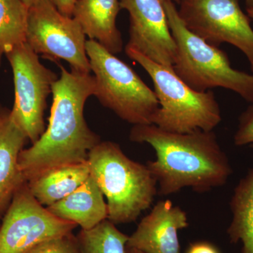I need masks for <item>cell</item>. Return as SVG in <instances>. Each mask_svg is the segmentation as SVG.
Here are the masks:
<instances>
[{
	"instance_id": "cell-1",
	"label": "cell",
	"mask_w": 253,
	"mask_h": 253,
	"mask_svg": "<svg viewBox=\"0 0 253 253\" xmlns=\"http://www.w3.org/2000/svg\"><path fill=\"white\" fill-rule=\"evenodd\" d=\"M129 137L154 149L156 160L146 166L157 181L159 196L176 194L185 188L208 192L225 185L233 174L214 131L176 133L153 124L136 125Z\"/></svg>"
},
{
	"instance_id": "cell-2",
	"label": "cell",
	"mask_w": 253,
	"mask_h": 253,
	"mask_svg": "<svg viewBox=\"0 0 253 253\" xmlns=\"http://www.w3.org/2000/svg\"><path fill=\"white\" fill-rule=\"evenodd\" d=\"M59 68L61 75L51 90L47 127L18 156V166L27 182L52 168L86 162L89 151L101 141L84 116L86 100L94 95V76L68 71L61 65Z\"/></svg>"
},
{
	"instance_id": "cell-3",
	"label": "cell",
	"mask_w": 253,
	"mask_h": 253,
	"mask_svg": "<svg viewBox=\"0 0 253 253\" xmlns=\"http://www.w3.org/2000/svg\"><path fill=\"white\" fill-rule=\"evenodd\" d=\"M86 161L90 175L107 199L108 219L113 224L135 221L152 206L157 181L146 165L127 157L119 145L101 141Z\"/></svg>"
},
{
	"instance_id": "cell-4",
	"label": "cell",
	"mask_w": 253,
	"mask_h": 253,
	"mask_svg": "<svg viewBox=\"0 0 253 253\" xmlns=\"http://www.w3.org/2000/svg\"><path fill=\"white\" fill-rule=\"evenodd\" d=\"M168 24L175 41L176 54L172 70L181 81L201 92L222 87L253 101V73L231 67L227 55L186 27L174 1L163 0Z\"/></svg>"
},
{
	"instance_id": "cell-5",
	"label": "cell",
	"mask_w": 253,
	"mask_h": 253,
	"mask_svg": "<svg viewBox=\"0 0 253 253\" xmlns=\"http://www.w3.org/2000/svg\"><path fill=\"white\" fill-rule=\"evenodd\" d=\"M126 53L144 68L154 83L159 107L151 124L176 133L214 131L219 126L221 110L212 91L194 90L172 69L154 62L135 49L126 46Z\"/></svg>"
},
{
	"instance_id": "cell-6",
	"label": "cell",
	"mask_w": 253,
	"mask_h": 253,
	"mask_svg": "<svg viewBox=\"0 0 253 253\" xmlns=\"http://www.w3.org/2000/svg\"><path fill=\"white\" fill-rule=\"evenodd\" d=\"M86 51L94 73V96L100 104L133 126L151 124L159 107L154 91L98 42L86 41Z\"/></svg>"
},
{
	"instance_id": "cell-7",
	"label": "cell",
	"mask_w": 253,
	"mask_h": 253,
	"mask_svg": "<svg viewBox=\"0 0 253 253\" xmlns=\"http://www.w3.org/2000/svg\"><path fill=\"white\" fill-rule=\"evenodd\" d=\"M5 56L14 76V104L11 116L32 144L45 131L44 111L57 75L41 62L27 43L15 46Z\"/></svg>"
},
{
	"instance_id": "cell-8",
	"label": "cell",
	"mask_w": 253,
	"mask_h": 253,
	"mask_svg": "<svg viewBox=\"0 0 253 253\" xmlns=\"http://www.w3.org/2000/svg\"><path fill=\"white\" fill-rule=\"evenodd\" d=\"M86 42L80 23L61 14L50 0H38L28 8L26 43L37 54L54 61L64 60L71 71L88 74Z\"/></svg>"
},
{
	"instance_id": "cell-9",
	"label": "cell",
	"mask_w": 253,
	"mask_h": 253,
	"mask_svg": "<svg viewBox=\"0 0 253 253\" xmlns=\"http://www.w3.org/2000/svg\"><path fill=\"white\" fill-rule=\"evenodd\" d=\"M179 4V17L190 31L211 45L235 46L253 73V30L239 0H181Z\"/></svg>"
},
{
	"instance_id": "cell-10",
	"label": "cell",
	"mask_w": 253,
	"mask_h": 253,
	"mask_svg": "<svg viewBox=\"0 0 253 253\" xmlns=\"http://www.w3.org/2000/svg\"><path fill=\"white\" fill-rule=\"evenodd\" d=\"M77 226L51 214L35 199L26 183L0 224V253H25L46 240L72 233Z\"/></svg>"
},
{
	"instance_id": "cell-11",
	"label": "cell",
	"mask_w": 253,
	"mask_h": 253,
	"mask_svg": "<svg viewBox=\"0 0 253 253\" xmlns=\"http://www.w3.org/2000/svg\"><path fill=\"white\" fill-rule=\"evenodd\" d=\"M129 16V41L126 47L144 54L154 62L172 69L175 41L168 24L163 0H119Z\"/></svg>"
},
{
	"instance_id": "cell-12",
	"label": "cell",
	"mask_w": 253,
	"mask_h": 253,
	"mask_svg": "<svg viewBox=\"0 0 253 253\" xmlns=\"http://www.w3.org/2000/svg\"><path fill=\"white\" fill-rule=\"evenodd\" d=\"M189 225L185 211L170 200H161L129 236L126 247L144 253H181L178 232Z\"/></svg>"
},
{
	"instance_id": "cell-13",
	"label": "cell",
	"mask_w": 253,
	"mask_h": 253,
	"mask_svg": "<svg viewBox=\"0 0 253 253\" xmlns=\"http://www.w3.org/2000/svg\"><path fill=\"white\" fill-rule=\"evenodd\" d=\"M27 139L11 118V111L0 106V219L18 190L27 183L18 166V156Z\"/></svg>"
},
{
	"instance_id": "cell-14",
	"label": "cell",
	"mask_w": 253,
	"mask_h": 253,
	"mask_svg": "<svg viewBox=\"0 0 253 253\" xmlns=\"http://www.w3.org/2000/svg\"><path fill=\"white\" fill-rule=\"evenodd\" d=\"M119 0H78L73 17L89 40L98 42L113 54L121 52L123 43L116 18L121 10Z\"/></svg>"
},
{
	"instance_id": "cell-15",
	"label": "cell",
	"mask_w": 253,
	"mask_h": 253,
	"mask_svg": "<svg viewBox=\"0 0 253 253\" xmlns=\"http://www.w3.org/2000/svg\"><path fill=\"white\" fill-rule=\"evenodd\" d=\"M104 196L89 175L73 193L46 208L55 217L75 223L83 230H89L108 219V206Z\"/></svg>"
},
{
	"instance_id": "cell-16",
	"label": "cell",
	"mask_w": 253,
	"mask_h": 253,
	"mask_svg": "<svg viewBox=\"0 0 253 253\" xmlns=\"http://www.w3.org/2000/svg\"><path fill=\"white\" fill-rule=\"evenodd\" d=\"M90 175L87 161L52 168L28 181V189L42 206H51L73 193Z\"/></svg>"
},
{
	"instance_id": "cell-17",
	"label": "cell",
	"mask_w": 253,
	"mask_h": 253,
	"mask_svg": "<svg viewBox=\"0 0 253 253\" xmlns=\"http://www.w3.org/2000/svg\"><path fill=\"white\" fill-rule=\"evenodd\" d=\"M229 206L232 214L226 231L229 241L241 243V253H253V165L236 185Z\"/></svg>"
},
{
	"instance_id": "cell-18",
	"label": "cell",
	"mask_w": 253,
	"mask_h": 253,
	"mask_svg": "<svg viewBox=\"0 0 253 253\" xmlns=\"http://www.w3.org/2000/svg\"><path fill=\"white\" fill-rule=\"evenodd\" d=\"M28 16L21 0H0V63L8 51L26 42Z\"/></svg>"
},
{
	"instance_id": "cell-19",
	"label": "cell",
	"mask_w": 253,
	"mask_h": 253,
	"mask_svg": "<svg viewBox=\"0 0 253 253\" xmlns=\"http://www.w3.org/2000/svg\"><path fill=\"white\" fill-rule=\"evenodd\" d=\"M81 253H126L129 236L109 219L89 229H81L77 236Z\"/></svg>"
},
{
	"instance_id": "cell-20",
	"label": "cell",
	"mask_w": 253,
	"mask_h": 253,
	"mask_svg": "<svg viewBox=\"0 0 253 253\" xmlns=\"http://www.w3.org/2000/svg\"><path fill=\"white\" fill-rule=\"evenodd\" d=\"M25 253H81L77 236L73 233L46 240Z\"/></svg>"
},
{
	"instance_id": "cell-21",
	"label": "cell",
	"mask_w": 253,
	"mask_h": 253,
	"mask_svg": "<svg viewBox=\"0 0 253 253\" xmlns=\"http://www.w3.org/2000/svg\"><path fill=\"white\" fill-rule=\"evenodd\" d=\"M234 142L239 147L253 148V101L240 116L239 125L234 136Z\"/></svg>"
},
{
	"instance_id": "cell-22",
	"label": "cell",
	"mask_w": 253,
	"mask_h": 253,
	"mask_svg": "<svg viewBox=\"0 0 253 253\" xmlns=\"http://www.w3.org/2000/svg\"><path fill=\"white\" fill-rule=\"evenodd\" d=\"M185 253H221L214 244L208 241H197L189 245Z\"/></svg>"
},
{
	"instance_id": "cell-23",
	"label": "cell",
	"mask_w": 253,
	"mask_h": 253,
	"mask_svg": "<svg viewBox=\"0 0 253 253\" xmlns=\"http://www.w3.org/2000/svg\"><path fill=\"white\" fill-rule=\"evenodd\" d=\"M78 0H50L61 14L73 17V10Z\"/></svg>"
},
{
	"instance_id": "cell-24",
	"label": "cell",
	"mask_w": 253,
	"mask_h": 253,
	"mask_svg": "<svg viewBox=\"0 0 253 253\" xmlns=\"http://www.w3.org/2000/svg\"><path fill=\"white\" fill-rule=\"evenodd\" d=\"M246 2H247L246 10H247L248 14L253 19V0H246Z\"/></svg>"
},
{
	"instance_id": "cell-25",
	"label": "cell",
	"mask_w": 253,
	"mask_h": 253,
	"mask_svg": "<svg viewBox=\"0 0 253 253\" xmlns=\"http://www.w3.org/2000/svg\"><path fill=\"white\" fill-rule=\"evenodd\" d=\"M21 1L29 8L30 6H31L32 5L36 3L38 0H21Z\"/></svg>"
},
{
	"instance_id": "cell-26",
	"label": "cell",
	"mask_w": 253,
	"mask_h": 253,
	"mask_svg": "<svg viewBox=\"0 0 253 253\" xmlns=\"http://www.w3.org/2000/svg\"><path fill=\"white\" fill-rule=\"evenodd\" d=\"M126 253H144L140 251L134 249H130V248L126 247Z\"/></svg>"
},
{
	"instance_id": "cell-27",
	"label": "cell",
	"mask_w": 253,
	"mask_h": 253,
	"mask_svg": "<svg viewBox=\"0 0 253 253\" xmlns=\"http://www.w3.org/2000/svg\"><path fill=\"white\" fill-rule=\"evenodd\" d=\"M172 1H175V2L179 3L180 2L181 0H171Z\"/></svg>"
}]
</instances>
